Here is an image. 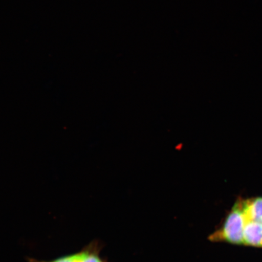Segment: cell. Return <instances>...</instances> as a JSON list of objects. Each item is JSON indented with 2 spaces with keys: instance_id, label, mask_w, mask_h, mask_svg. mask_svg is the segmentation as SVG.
Wrapping results in <instances>:
<instances>
[{
  "instance_id": "cell-1",
  "label": "cell",
  "mask_w": 262,
  "mask_h": 262,
  "mask_svg": "<svg viewBox=\"0 0 262 262\" xmlns=\"http://www.w3.org/2000/svg\"><path fill=\"white\" fill-rule=\"evenodd\" d=\"M104 246L102 242L95 239L76 253L64 255L51 260H38L31 257L26 258V260L28 262H109L106 258L101 255Z\"/></svg>"
},
{
  "instance_id": "cell-2",
  "label": "cell",
  "mask_w": 262,
  "mask_h": 262,
  "mask_svg": "<svg viewBox=\"0 0 262 262\" xmlns=\"http://www.w3.org/2000/svg\"><path fill=\"white\" fill-rule=\"evenodd\" d=\"M242 214H243L244 219L243 245H242L262 248L261 225L257 221L245 217L243 212Z\"/></svg>"
},
{
  "instance_id": "cell-3",
  "label": "cell",
  "mask_w": 262,
  "mask_h": 262,
  "mask_svg": "<svg viewBox=\"0 0 262 262\" xmlns=\"http://www.w3.org/2000/svg\"><path fill=\"white\" fill-rule=\"evenodd\" d=\"M251 220H253V219H251ZM254 221H255L258 222V223H260V224L262 226V218L259 219H257V220H254Z\"/></svg>"
}]
</instances>
